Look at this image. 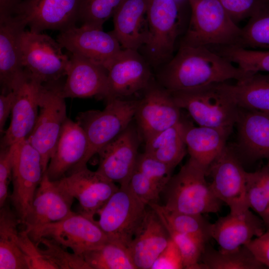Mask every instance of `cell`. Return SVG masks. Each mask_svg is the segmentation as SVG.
Segmentation results:
<instances>
[{
  "instance_id": "cell-1",
  "label": "cell",
  "mask_w": 269,
  "mask_h": 269,
  "mask_svg": "<svg viewBox=\"0 0 269 269\" xmlns=\"http://www.w3.org/2000/svg\"><path fill=\"white\" fill-rule=\"evenodd\" d=\"M251 74L207 47L180 44L176 54L157 68L155 79L165 89L174 92L231 79L239 81Z\"/></svg>"
},
{
  "instance_id": "cell-2",
  "label": "cell",
  "mask_w": 269,
  "mask_h": 269,
  "mask_svg": "<svg viewBox=\"0 0 269 269\" xmlns=\"http://www.w3.org/2000/svg\"><path fill=\"white\" fill-rule=\"evenodd\" d=\"M191 13L180 44L193 46L237 45L242 28L218 0H186Z\"/></svg>"
},
{
  "instance_id": "cell-3",
  "label": "cell",
  "mask_w": 269,
  "mask_h": 269,
  "mask_svg": "<svg viewBox=\"0 0 269 269\" xmlns=\"http://www.w3.org/2000/svg\"><path fill=\"white\" fill-rule=\"evenodd\" d=\"M207 172L191 159L172 176L164 191L168 210L195 214L217 213L223 203L215 194Z\"/></svg>"
},
{
  "instance_id": "cell-4",
  "label": "cell",
  "mask_w": 269,
  "mask_h": 269,
  "mask_svg": "<svg viewBox=\"0 0 269 269\" xmlns=\"http://www.w3.org/2000/svg\"><path fill=\"white\" fill-rule=\"evenodd\" d=\"M171 93L178 106L186 110L199 126L218 129L231 134L237 121L239 107L222 83Z\"/></svg>"
},
{
  "instance_id": "cell-5",
  "label": "cell",
  "mask_w": 269,
  "mask_h": 269,
  "mask_svg": "<svg viewBox=\"0 0 269 269\" xmlns=\"http://www.w3.org/2000/svg\"><path fill=\"white\" fill-rule=\"evenodd\" d=\"M179 0H148V38L143 56L152 68H158L174 55L175 44L183 28Z\"/></svg>"
},
{
  "instance_id": "cell-6",
  "label": "cell",
  "mask_w": 269,
  "mask_h": 269,
  "mask_svg": "<svg viewBox=\"0 0 269 269\" xmlns=\"http://www.w3.org/2000/svg\"><path fill=\"white\" fill-rule=\"evenodd\" d=\"M138 103V99H109L102 111L90 110L78 114L76 122L84 130L88 139L86 164L133 121Z\"/></svg>"
},
{
  "instance_id": "cell-7",
  "label": "cell",
  "mask_w": 269,
  "mask_h": 269,
  "mask_svg": "<svg viewBox=\"0 0 269 269\" xmlns=\"http://www.w3.org/2000/svg\"><path fill=\"white\" fill-rule=\"evenodd\" d=\"M62 88L58 82L43 84L39 101L40 112L35 127L27 138L40 155L44 173L68 118Z\"/></svg>"
},
{
  "instance_id": "cell-8",
  "label": "cell",
  "mask_w": 269,
  "mask_h": 269,
  "mask_svg": "<svg viewBox=\"0 0 269 269\" xmlns=\"http://www.w3.org/2000/svg\"><path fill=\"white\" fill-rule=\"evenodd\" d=\"M129 185L120 186L99 210L97 223L109 241L128 247L147 211Z\"/></svg>"
},
{
  "instance_id": "cell-9",
  "label": "cell",
  "mask_w": 269,
  "mask_h": 269,
  "mask_svg": "<svg viewBox=\"0 0 269 269\" xmlns=\"http://www.w3.org/2000/svg\"><path fill=\"white\" fill-rule=\"evenodd\" d=\"M9 147L12 158L13 190L8 199L21 223L23 224L44 173L40 155L27 139Z\"/></svg>"
},
{
  "instance_id": "cell-10",
  "label": "cell",
  "mask_w": 269,
  "mask_h": 269,
  "mask_svg": "<svg viewBox=\"0 0 269 269\" xmlns=\"http://www.w3.org/2000/svg\"><path fill=\"white\" fill-rule=\"evenodd\" d=\"M50 36L24 30L21 37L22 63L24 69L43 84L58 82L66 76L70 56Z\"/></svg>"
},
{
  "instance_id": "cell-11",
  "label": "cell",
  "mask_w": 269,
  "mask_h": 269,
  "mask_svg": "<svg viewBox=\"0 0 269 269\" xmlns=\"http://www.w3.org/2000/svg\"><path fill=\"white\" fill-rule=\"evenodd\" d=\"M27 234L35 243L41 238H48L81 256L109 241L97 221L80 213L73 212L60 221L34 228Z\"/></svg>"
},
{
  "instance_id": "cell-12",
  "label": "cell",
  "mask_w": 269,
  "mask_h": 269,
  "mask_svg": "<svg viewBox=\"0 0 269 269\" xmlns=\"http://www.w3.org/2000/svg\"><path fill=\"white\" fill-rule=\"evenodd\" d=\"M246 172L235 151L226 145L209 167L207 175L215 194L229 207L230 213L241 214L250 209L246 194Z\"/></svg>"
},
{
  "instance_id": "cell-13",
  "label": "cell",
  "mask_w": 269,
  "mask_h": 269,
  "mask_svg": "<svg viewBox=\"0 0 269 269\" xmlns=\"http://www.w3.org/2000/svg\"><path fill=\"white\" fill-rule=\"evenodd\" d=\"M134 119L142 139L146 140L182 120L181 110L170 92L154 79L143 91Z\"/></svg>"
},
{
  "instance_id": "cell-14",
  "label": "cell",
  "mask_w": 269,
  "mask_h": 269,
  "mask_svg": "<svg viewBox=\"0 0 269 269\" xmlns=\"http://www.w3.org/2000/svg\"><path fill=\"white\" fill-rule=\"evenodd\" d=\"M151 68L138 50L123 49L108 69L104 98L125 99L143 92L155 78Z\"/></svg>"
},
{
  "instance_id": "cell-15",
  "label": "cell",
  "mask_w": 269,
  "mask_h": 269,
  "mask_svg": "<svg viewBox=\"0 0 269 269\" xmlns=\"http://www.w3.org/2000/svg\"><path fill=\"white\" fill-rule=\"evenodd\" d=\"M56 40L71 54L86 58L107 71L123 50L111 31L106 32L103 28L84 25L60 31Z\"/></svg>"
},
{
  "instance_id": "cell-16",
  "label": "cell",
  "mask_w": 269,
  "mask_h": 269,
  "mask_svg": "<svg viewBox=\"0 0 269 269\" xmlns=\"http://www.w3.org/2000/svg\"><path fill=\"white\" fill-rule=\"evenodd\" d=\"M142 137L133 121L98 152V172L120 186H127L135 168Z\"/></svg>"
},
{
  "instance_id": "cell-17",
  "label": "cell",
  "mask_w": 269,
  "mask_h": 269,
  "mask_svg": "<svg viewBox=\"0 0 269 269\" xmlns=\"http://www.w3.org/2000/svg\"><path fill=\"white\" fill-rule=\"evenodd\" d=\"M82 0H22L12 15L23 20L30 31H60L76 26Z\"/></svg>"
},
{
  "instance_id": "cell-18",
  "label": "cell",
  "mask_w": 269,
  "mask_h": 269,
  "mask_svg": "<svg viewBox=\"0 0 269 269\" xmlns=\"http://www.w3.org/2000/svg\"><path fill=\"white\" fill-rule=\"evenodd\" d=\"M25 76L13 91L15 97L11 120L4 132L1 148L27 139L36 123L39 101L43 83L25 70Z\"/></svg>"
},
{
  "instance_id": "cell-19",
  "label": "cell",
  "mask_w": 269,
  "mask_h": 269,
  "mask_svg": "<svg viewBox=\"0 0 269 269\" xmlns=\"http://www.w3.org/2000/svg\"><path fill=\"white\" fill-rule=\"evenodd\" d=\"M58 184L79 203L80 213L94 216L119 187L97 170L87 166L59 180Z\"/></svg>"
},
{
  "instance_id": "cell-20",
  "label": "cell",
  "mask_w": 269,
  "mask_h": 269,
  "mask_svg": "<svg viewBox=\"0 0 269 269\" xmlns=\"http://www.w3.org/2000/svg\"><path fill=\"white\" fill-rule=\"evenodd\" d=\"M88 147L83 128L77 122L67 118L44 173L50 180L56 181L86 166Z\"/></svg>"
},
{
  "instance_id": "cell-21",
  "label": "cell",
  "mask_w": 269,
  "mask_h": 269,
  "mask_svg": "<svg viewBox=\"0 0 269 269\" xmlns=\"http://www.w3.org/2000/svg\"><path fill=\"white\" fill-rule=\"evenodd\" d=\"M26 23L18 16L0 18V83L1 94L12 91L25 76L21 37Z\"/></svg>"
},
{
  "instance_id": "cell-22",
  "label": "cell",
  "mask_w": 269,
  "mask_h": 269,
  "mask_svg": "<svg viewBox=\"0 0 269 269\" xmlns=\"http://www.w3.org/2000/svg\"><path fill=\"white\" fill-rule=\"evenodd\" d=\"M74 198L57 181L50 180L44 173L37 188L24 222L25 231L60 221L72 214Z\"/></svg>"
},
{
  "instance_id": "cell-23",
  "label": "cell",
  "mask_w": 269,
  "mask_h": 269,
  "mask_svg": "<svg viewBox=\"0 0 269 269\" xmlns=\"http://www.w3.org/2000/svg\"><path fill=\"white\" fill-rule=\"evenodd\" d=\"M169 240V234L159 216L152 208L147 210L128 247L136 269H151Z\"/></svg>"
},
{
  "instance_id": "cell-24",
  "label": "cell",
  "mask_w": 269,
  "mask_h": 269,
  "mask_svg": "<svg viewBox=\"0 0 269 269\" xmlns=\"http://www.w3.org/2000/svg\"><path fill=\"white\" fill-rule=\"evenodd\" d=\"M62 94L65 98H104L108 71L103 66L82 56L71 54Z\"/></svg>"
},
{
  "instance_id": "cell-25",
  "label": "cell",
  "mask_w": 269,
  "mask_h": 269,
  "mask_svg": "<svg viewBox=\"0 0 269 269\" xmlns=\"http://www.w3.org/2000/svg\"><path fill=\"white\" fill-rule=\"evenodd\" d=\"M262 219L250 209L241 214H233L219 218L212 224L211 236L220 247V251L228 252L249 243L254 237L265 232Z\"/></svg>"
},
{
  "instance_id": "cell-26",
  "label": "cell",
  "mask_w": 269,
  "mask_h": 269,
  "mask_svg": "<svg viewBox=\"0 0 269 269\" xmlns=\"http://www.w3.org/2000/svg\"><path fill=\"white\" fill-rule=\"evenodd\" d=\"M148 0H123L113 16L115 35L124 49L139 50L148 38Z\"/></svg>"
},
{
  "instance_id": "cell-27",
  "label": "cell",
  "mask_w": 269,
  "mask_h": 269,
  "mask_svg": "<svg viewBox=\"0 0 269 269\" xmlns=\"http://www.w3.org/2000/svg\"><path fill=\"white\" fill-rule=\"evenodd\" d=\"M237 148L250 160H269V114L239 107Z\"/></svg>"
},
{
  "instance_id": "cell-28",
  "label": "cell",
  "mask_w": 269,
  "mask_h": 269,
  "mask_svg": "<svg viewBox=\"0 0 269 269\" xmlns=\"http://www.w3.org/2000/svg\"><path fill=\"white\" fill-rule=\"evenodd\" d=\"M229 134L218 129L194 127L185 121L184 140L190 158L207 173L210 165L226 146Z\"/></svg>"
},
{
  "instance_id": "cell-29",
  "label": "cell",
  "mask_w": 269,
  "mask_h": 269,
  "mask_svg": "<svg viewBox=\"0 0 269 269\" xmlns=\"http://www.w3.org/2000/svg\"><path fill=\"white\" fill-rule=\"evenodd\" d=\"M21 223L7 202L0 210V269H29L19 243L17 226Z\"/></svg>"
},
{
  "instance_id": "cell-30",
  "label": "cell",
  "mask_w": 269,
  "mask_h": 269,
  "mask_svg": "<svg viewBox=\"0 0 269 269\" xmlns=\"http://www.w3.org/2000/svg\"><path fill=\"white\" fill-rule=\"evenodd\" d=\"M184 124L182 119L175 125L145 140L144 152L174 169L187 151Z\"/></svg>"
},
{
  "instance_id": "cell-31",
  "label": "cell",
  "mask_w": 269,
  "mask_h": 269,
  "mask_svg": "<svg viewBox=\"0 0 269 269\" xmlns=\"http://www.w3.org/2000/svg\"><path fill=\"white\" fill-rule=\"evenodd\" d=\"M222 85L239 107L269 114V74H252L234 84Z\"/></svg>"
},
{
  "instance_id": "cell-32",
  "label": "cell",
  "mask_w": 269,
  "mask_h": 269,
  "mask_svg": "<svg viewBox=\"0 0 269 269\" xmlns=\"http://www.w3.org/2000/svg\"><path fill=\"white\" fill-rule=\"evenodd\" d=\"M148 206L177 232L205 244L212 238V224L207 221L202 214L171 211L158 203H152Z\"/></svg>"
},
{
  "instance_id": "cell-33",
  "label": "cell",
  "mask_w": 269,
  "mask_h": 269,
  "mask_svg": "<svg viewBox=\"0 0 269 269\" xmlns=\"http://www.w3.org/2000/svg\"><path fill=\"white\" fill-rule=\"evenodd\" d=\"M201 261L206 269H262L266 267L245 245L235 250L222 252L206 245Z\"/></svg>"
},
{
  "instance_id": "cell-34",
  "label": "cell",
  "mask_w": 269,
  "mask_h": 269,
  "mask_svg": "<svg viewBox=\"0 0 269 269\" xmlns=\"http://www.w3.org/2000/svg\"><path fill=\"white\" fill-rule=\"evenodd\" d=\"M83 256L91 269H137L124 245L109 241Z\"/></svg>"
},
{
  "instance_id": "cell-35",
  "label": "cell",
  "mask_w": 269,
  "mask_h": 269,
  "mask_svg": "<svg viewBox=\"0 0 269 269\" xmlns=\"http://www.w3.org/2000/svg\"><path fill=\"white\" fill-rule=\"evenodd\" d=\"M209 48L246 73H269V50L245 48L236 45L211 46Z\"/></svg>"
},
{
  "instance_id": "cell-36",
  "label": "cell",
  "mask_w": 269,
  "mask_h": 269,
  "mask_svg": "<svg viewBox=\"0 0 269 269\" xmlns=\"http://www.w3.org/2000/svg\"><path fill=\"white\" fill-rule=\"evenodd\" d=\"M236 46L269 50V0H265L249 18Z\"/></svg>"
},
{
  "instance_id": "cell-37",
  "label": "cell",
  "mask_w": 269,
  "mask_h": 269,
  "mask_svg": "<svg viewBox=\"0 0 269 269\" xmlns=\"http://www.w3.org/2000/svg\"><path fill=\"white\" fill-rule=\"evenodd\" d=\"M43 245L40 251L56 269H91L83 256L67 251L66 248L53 240L42 237L36 243Z\"/></svg>"
},
{
  "instance_id": "cell-38",
  "label": "cell",
  "mask_w": 269,
  "mask_h": 269,
  "mask_svg": "<svg viewBox=\"0 0 269 269\" xmlns=\"http://www.w3.org/2000/svg\"><path fill=\"white\" fill-rule=\"evenodd\" d=\"M160 219L170 239L176 245L180 252L183 269H206V266L202 263H200L206 244L177 232L164 220L161 218Z\"/></svg>"
},
{
  "instance_id": "cell-39",
  "label": "cell",
  "mask_w": 269,
  "mask_h": 269,
  "mask_svg": "<svg viewBox=\"0 0 269 269\" xmlns=\"http://www.w3.org/2000/svg\"><path fill=\"white\" fill-rule=\"evenodd\" d=\"M123 0H82L78 21L84 25L103 28L113 17Z\"/></svg>"
},
{
  "instance_id": "cell-40",
  "label": "cell",
  "mask_w": 269,
  "mask_h": 269,
  "mask_svg": "<svg viewBox=\"0 0 269 269\" xmlns=\"http://www.w3.org/2000/svg\"><path fill=\"white\" fill-rule=\"evenodd\" d=\"M246 194L250 208L256 212L269 228V198L259 172H246Z\"/></svg>"
},
{
  "instance_id": "cell-41",
  "label": "cell",
  "mask_w": 269,
  "mask_h": 269,
  "mask_svg": "<svg viewBox=\"0 0 269 269\" xmlns=\"http://www.w3.org/2000/svg\"><path fill=\"white\" fill-rule=\"evenodd\" d=\"M135 168L141 172L160 193L165 190L173 170L144 152L139 153Z\"/></svg>"
},
{
  "instance_id": "cell-42",
  "label": "cell",
  "mask_w": 269,
  "mask_h": 269,
  "mask_svg": "<svg viewBox=\"0 0 269 269\" xmlns=\"http://www.w3.org/2000/svg\"><path fill=\"white\" fill-rule=\"evenodd\" d=\"M129 186L134 194L146 205L157 203L161 193L141 172L135 168Z\"/></svg>"
},
{
  "instance_id": "cell-43",
  "label": "cell",
  "mask_w": 269,
  "mask_h": 269,
  "mask_svg": "<svg viewBox=\"0 0 269 269\" xmlns=\"http://www.w3.org/2000/svg\"><path fill=\"white\" fill-rule=\"evenodd\" d=\"M18 240L20 247L26 257L29 269H56L41 254L38 246L25 230L19 232Z\"/></svg>"
},
{
  "instance_id": "cell-44",
  "label": "cell",
  "mask_w": 269,
  "mask_h": 269,
  "mask_svg": "<svg viewBox=\"0 0 269 269\" xmlns=\"http://www.w3.org/2000/svg\"><path fill=\"white\" fill-rule=\"evenodd\" d=\"M236 23L250 18L265 0H218Z\"/></svg>"
},
{
  "instance_id": "cell-45",
  "label": "cell",
  "mask_w": 269,
  "mask_h": 269,
  "mask_svg": "<svg viewBox=\"0 0 269 269\" xmlns=\"http://www.w3.org/2000/svg\"><path fill=\"white\" fill-rule=\"evenodd\" d=\"M12 177V158L10 147L1 148L0 154V207L9 198L8 185Z\"/></svg>"
},
{
  "instance_id": "cell-46",
  "label": "cell",
  "mask_w": 269,
  "mask_h": 269,
  "mask_svg": "<svg viewBox=\"0 0 269 269\" xmlns=\"http://www.w3.org/2000/svg\"><path fill=\"white\" fill-rule=\"evenodd\" d=\"M183 269L180 252L170 239L165 249L156 259L151 269Z\"/></svg>"
},
{
  "instance_id": "cell-47",
  "label": "cell",
  "mask_w": 269,
  "mask_h": 269,
  "mask_svg": "<svg viewBox=\"0 0 269 269\" xmlns=\"http://www.w3.org/2000/svg\"><path fill=\"white\" fill-rule=\"evenodd\" d=\"M256 259L269 268V228L262 235L252 239L245 245Z\"/></svg>"
},
{
  "instance_id": "cell-48",
  "label": "cell",
  "mask_w": 269,
  "mask_h": 269,
  "mask_svg": "<svg viewBox=\"0 0 269 269\" xmlns=\"http://www.w3.org/2000/svg\"><path fill=\"white\" fill-rule=\"evenodd\" d=\"M15 94L14 91L0 96V132L3 134L4 126L6 120L12 111Z\"/></svg>"
},
{
  "instance_id": "cell-49",
  "label": "cell",
  "mask_w": 269,
  "mask_h": 269,
  "mask_svg": "<svg viewBox=\"0 0 269 269\" xmlns=\"http://www.w3.org/2000/svg\"><path fill=\"white\" fill-rule=\"evenodd\" d=\"M22 0H0V18L12 15L16 7Z\"/></svg>"
},
{
  "instance_id": "cell-50",
  "label": "cell",
  "mask_w": 269,
  "mask_h": 269,
  "mask_svg": "<svg viewBox=\"0 0 269 269\" xmlns=\"http://www.w3.org/2000/svg\"><path fill=\"white\" fill-rule=\"evenodd\" d=\"M262 184L269 198V160L268 163L258 170Z\"/></svg>"
},
{
  "instance_id": "cell-51",
  "label": "cell",
  "mask_w": 269,
  "mask_h": 269,
  "mask_svg": "<svg viewBox=\"0 0 269 269\" xmlns=\"http://www.w3.org/2000/svg\"><path fill=\"white\" fill-rule=\"evenodd\" d=\"M180 0V1H182L183 0Z\"/></svg>"
}]
</instances>
